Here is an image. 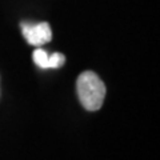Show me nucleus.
<instances>
[{
	"label": "nucleus",
	"mask_w": 160,
	"mask_h": 160,
	"mask_svg": "<svg viewBox=\"0 0 160 160\" xmlns=\"http://www.w3.org/2000/svg\"><path fill=\"white\" fill-rule=\"evenodd\" d=\"M78 96L87 111H98L102 108L106 98V84L93 71H84L76 82Z\"/></svg>",
	"instance_id": "f257e3e1"
},
{
	"label": "nucleus",
	"mask_w": 160,
	"mask_h": 160,
	"mask_svg": "<svg viewBox=\"0 0 160 160\" xmlns=\"http://www.w3.org/2000/svg\"><path fill=\"white\" fill-rule=\"evenodd\" d=\"M22 32L24 39L27 40L31 46L40 47L51 42L52 39V31L49 24L46 22L36 23V24H28L23 23L22 24Z\"/></svg>",
	"instance_id": "f03ea898"
},
{
	"label": "nucleus",
	"mask_w": 160,
	"mask_h": 160,
	"mask_svg": "<svg viewBox=\"0 0 160 160\" xmlns=\"http://www.w3.org/2000/svg\"><path fill=\"white\" fill-rule=\"evenodd\" d=\"M48 56L49 55L43 48H36L33 51V62L38 67L43 69H48Z\"/></svg>",
	"instance_id": "7ed1b4c3"
},
{
	"label": "nucleus",
	"mask_w": 160,
	"mask_h": 160,
	"mask_svg": "<svg viewBox=\"0 0 160 160\" xmlns=\"http://www.w3.org/2000/svg\"><path fill=\"white\" fill-rule=\"evenodd\" d=\"M66 63V56L63 53L55 52L48 56V68H60Z\"/></svg>",
	"instance_id": "20e7f679"
}]
</instances>
